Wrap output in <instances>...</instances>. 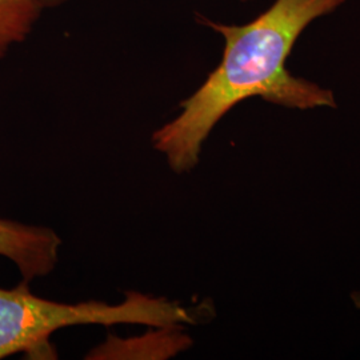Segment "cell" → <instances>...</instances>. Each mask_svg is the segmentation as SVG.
I'll use <instances>...</instances> for the list:
<instances>
[{"mask_svg":"<svg viewBox=\"0 0 360 360\" xmlns=\"http://www.w3.org/2000/svg\"><path fill=\"white\" fill-rule=\"evenodd\" d=\"M347 0H274L251 22L236 26L198 16L224 39L221 62L193 95L180 103L179 115L153 135L175 172L199 162L210 132L236 104L251 98L295 110L335 108L334 94L285 67L300 35L315 20L335 13Z\"/></svg>","mask_w":360,"mask_h":360,"instance_id":"cell-1","label":"cell"},{"mask_svg":"<svg viewBox=\"0 0 360 360\" xmlns=\"http://www.w3.org/2000/svg\"><path fill=\"white\" fill-rule=\"evenodd\" d=\"M191 312L176 302L131 292L120 304L102 302L59 303L35 296L28 282L0 288V359L26 354L31 359H55L50 338L79 324H146L171 328L193 323Z\"/></svg>","mask_w":360,"mask_h":360,"instance_id":"cell-2","label":"cell"},{"mask_svg":"<svg viewBox=\"0 0 360 360\" xmlns=\"http://www.w3.org/2000/svg\"><path fill=\"white\" fill-rule=\"evenodd\" d=\"M60 245L51 229L0 218V257L13 260L25 282L53 270Z\"/></svg>","mask_w":360,"mask_h":360,"instance_id":"cell-3","label":"cell"},{"mask_svg":"<svg viewBox=\"0 0 360 360\" xmlns=\"http://www.w3.org/2000/svg\"><path fill=\"white\" fill-rule=\"evenodd\" d=\"M67 0H0V59L15 44L23 43L43 13Z\"/></svg>","mask_w":360,"mask_h":360,"instance_id":"cell-4","label":"cell"},{"mask_svg":"<svg viewBox=\"0 0 360 360\" xmlns=\"http://www.w3.org/2000/svg\"><path fill=\"white\" fill-rule=\"evenodd\" d=\"M352 297H354V302H355V304H356V306H358V307L360 309V294H354Z\"/></svg>","mask_w":360,"mask_h":360,"instance_id":"cell-5","label":"cell"},{"mask_svg":"<svg viewBox=\"0 0 360 360\" xmlns=\"http://www.w3.org/2000/svg\"><path fill=\"white\" fill-rule=\"evenodd\" d=\"M239 1H243V3H245V1H251V0H239Z\"/></svg>","mask_w":360,"mask_h":360,"instance_id":"cell-6","label":"cell"}]
</instances>
